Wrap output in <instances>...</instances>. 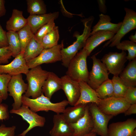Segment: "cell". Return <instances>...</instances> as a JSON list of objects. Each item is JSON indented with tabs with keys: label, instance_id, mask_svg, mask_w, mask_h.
<instances>
[{
	"label": "cell",
	"instance_id": "obj_24",
	"mask_svg": "<svg viewBox=\"0 0 136 136\" xmlns=\"http://www.w3.org/2000/svg\"><path fill=\"white\" fill-rule=\"evenodd\" d=\"M128 86H136V58L130 61L119 75Z\"/></svg>",
	"mask_w": 136,
	"mask_h": 136
},
{
	"label": "cell",
	"instance_id": "obj_27",
	"mask_svg": "<svg viewBox=\"0 0 136 136\" xmlns=\"http://www.w3.org/2000/svg\"><path fill=\"white\" fill-rule=\"evenodd\" d=\"M8 46L15 57L21 52V46L17 32L8 31L7 32Z\"/></svg>",
	"mask_w": 136,
	"mask_h": 136
},
{
	"label": "cell",
	"instance_id": "obj_21",
	"mask_svg": "<svg viewBox=\"0 0 136 136\" xmlns=\"http://www.w3.org/2000/svg\"><path fill=\"white\" fill-rule=\"evenodd\" d=\"M61 89V78L53 72H49L42 87V92L44 95L50 99L53 95Z\"/></svg>",
	"mask_w": 136,
	"mask_h": 136
},
{
	"label": "cell",
	"instance_id": "obj_18",
	"mask_svg": "<svg viewBox=\"0 0 136 136\" xmlns=\"http://www.w3.org/2000/svg\"><path fill=\"white\" fill-rule=\"evenodd\" d=\"M115 34L109 31H97L87 38L83 48L86 50L89 56L95 48L105 41L110 40Z\"/></svg>",
	"mask_w": 136,
	"mask_h": 136
},
{
	"label": "cell",
	"instance_id": "obj_8",
	"mask_svg": "<svg viewBox=\"0 0 136 136\" xmlns=\"http://www.w3.org/2000/svg\"><path fill=\"white\" fill-rule=\"evenodd\" d=\"M93 65L89 72L88 84L95 90L102 83L109 79V73L104 64L94 55L91 57Z\"/></svg>",
	"mask_w": 136,
	"mask_h": 136
},
{
	"label": "cell",
	"instance_id": "obj_19",
	"mask_svg": "<svg viewBox=\"0 0 136 136\" xmlns=\"http://www.w3.org/2000/svg\"><path fill=\"white\" fill-rule=\"evenodd\" d=\"M80 88L79 99L75 105L95 103L97 104L100 99L98 97L95 90L86 82L81 81L79 82Z\"/></svg>",
	"mask_w": 136,
	"mask_h": 136
},
{
	"label": "cell",
	"instance_id": "obj_31",
	"mask_svg": "<svg viewBox=\"0 0 136 136\" xmlns=\"http://www.w3.org/2000/svg\"><path fill=\"white\" fill-rule=\"evenodd\" d=\"M95 90L98 97L100 99L113 96L114 89L112 80L109 79L106 81Z\"/></svg>",
	"mask_w": 136,
	"mask_h": 136
},
{
	"label": "cell",
	"instance_id": "obj_38",
	"mask_svg": "<svg viewBox=\"0 0 136 136\" xmlns=\"http://www.w3.org/2000/svg\"><path fill=\"white\" fill-rule=\"evenodd\" d=\"M16 126L7 127L2 124L0 126V136H15Z\"/></svg>",
	"mask_w": 136,
	"mask_h": 136
},
{
	"label": "cell",
	"instance_id": "obj_7",
	"mask_svg": "<svg viewBox=\"0 0 136 136\" xmlns=\"http://www.w3.org/2000/svg\"><path fill=\"white\" fill-rule=\"evenodd\" d=\"M9 112L20 116L29 124L28 127L18 135L19 136H25L29 131L35 127H43L46 121L44 117L39 115L31 111L27 106L22 104L19 109H12Z\"/></svg>",
	"mask_w": 136,
	"mask_h": 136
},
{
	"label": "cell",
	"instance_id": "obj_34",
	"mask_svg": "<svg viewBox=\"0 0 136 136\" xmlns=\"http://www.w3.org/2000/svg\"><path fill=\"white\" fill-rule=\"evenodd\" d=\"M54 20L52 19L41 27L34 34V38L41 43L43 38L51 31L55 26Z\"/></svg>",
	"mask_w": 136,
	"mask_h": 136
},
{
	"label": "cell",
	"instance_id": "obj_16",
	"mask_svg": "<svg viewBox=\"0 0 136 136\" xmlns=\"http://www.w3.org/2000/svg\"><path fill=\"white\" fill-rule=\"evenodd\" d=\"M53 123V127L49 131L51 136H73V129L62 113L54 115Z\"/></svg>",
	"mask_w": 136,
	"mask_h": 136
},
{
	"label": "cell",
	"instance_id": "obj_9",
	"mask_svg": "<svg viewBox=\"0 0 136 136\" xmlns=\"http://www.w3.org/2000/svg\"><path fill=\"white\" fill-rule=\"evenodd\" d=\"M96 105L103 112L113 116L124 113L131 105L124 98L113 96L100 99L98 104Z\"/></svg>",
	"mask_w": 136,
	"mask_h": 136
},
{
	"label": "cell",
	"instance_id": "obj_4",
	"mask_svg": "<svg viewBox=\"0 0 136 136\" xmlns=\"http://www.w3.org/2000/svg\"><path fill=\"white\" fill-rule=\"evenodd\" d=\"M88 56L86 50H81L70 61L66 75L78 82L82 81L87 83L89 74L87 63Z\"/></svg>",
	"mask_w": 136,
	"mask_h": 136
},
{
	"label": "cell",
	"instance_id": "obj_11",
	"mask_svg": "<svg viewBox=\"0 0 136 136\" xmlns=\"http://www.w3.org/2000/svg\"><path fill=\"white\" fill-rule=\"evenodd\" d=\"M127 56L126 53L123 51L120 53L110 52L105 54L100 60L109 73L114 76H119L127 60Z\"/></svg>",
	"mask_w": 136,
	"mask_h": 136
},
{
	"label": "cell",
	"instance_id": "obj_41",
	"mask_svg": "<svg viewBox=\"0 0 136 136\" xmlns=\"http://www.w3.org/2000/svg\"><path fill=\"white\" fill-rule=\"evenodd\" d=\"M125 116L136 113V104L131 105L128 108L124 113Z\"/></svg>",
	"mask_w": 136,
	"mask_h": 136
},
{
	"label": "cell",
	"instance_id": "obj_10",
	"mask_svg": "<svg viewBox=\"0 0 136 136\" xmlns=\"http://www.w3.org/2000/svg\"><path fill=\"white\" fill-rule=\"evenodd\" d=\"M62 42L51 48L44 49L37 57L27 62L29 69L44 63H54L61 61V50L63 47Z\"/></svg>",
	"mask_w": 136,
	"mask_h": 136
},
{
	"label": "cell",
	"instance_id": "obj_29",
	"mask_svg": "<svg viewBox=\"0 0 136 136\" xmlns=\"http://www.w3.org/2000/svg\"><path fill=\"white\" fill-rule=\"evenodd\" d=\"M27 10L30 15L46 13V5L42 0H27Z\"/></svg>",
	"mask_w": 136,
	"mask_h": 136
},
{
	"label": "cell",
	"instance_id": "obj_14",
	"mask_svg": "<svg viewBox=\"0 0 136 136\" xmlns=\"http://www.w3.org/2000/svg\"><path fill=\"white\" fill-rule=\"evenodd\" d=\"M61 89L64 91L69 104L75 106L80 95V88L79 82L73 80L66 75L61 78Z\"/></svg>",
	"mask_w": 136,
	"mask_h": 136
},
{
	"label": "cell",
	"instance_id": "obj_23",
	"mask_svg": "<svg viewBox=\"0 0 136 136\" xmlns=\"http://www.w3.org/2000/svg\"><path fill=\"white\" fill-rule=\"evenodd\" d=\"M27 24V19L23 16V12L14 9L11 17L6 22V28L8 31L17 32Z\"/></svg>",
	"mask_w": 136,
	"mask_h": 136
},
{
	"label": "cell",
	"instance_id": "obj_25",
	"mask_svg": "<svg viewBox=\"0 0 136 136\" xmlns=\"http://www.w3.org/2000/svg\"><path fill=\"white\" fill-rule=\"evenodd\" d=\"M87 104H78L67 107L62 114L69 123H75L84 116Z\"/></svg>",
	"mask_w": 136,
	"mask_h": 136
},
{
	"label": "cell",
	"instance_id": "obj_12",
	"mask_svg": "<svg viewBox=\"0 0 136 136\" xmlns=\"http://www.w3.org/2000/svg\"><path fill=\"white\" fill-rule=\"evenodd\" d=\"M27 87V84L23 80L22 74L12 76L8 85L7 91L9 92V95L14 100L12 109H18L22 106L23 94L26 92Z\"/></svg>",
	"mask_w": 136,
	"mask_h": 136
},
{
	"label": "cell",
	"instance_id": "obj_5",
	"mask_svg": "<svg viewBox=\"0 0 136 136\" xmlns=\"http://www.w3.org/2000/svg\"><path fill=\"white\" fill-rule=\"evenodd\" d=\"M125 15L118 32L113 37L104 45L113 47L116 46L121 42L122 39L129 32L136 28V13L132 9L124 8Z\"/></svg>",
	"mask_w": 136,
	"mask_h": 136
},
{
	"label": "cell",
	"instance_id": "obj_6",
	"mask_svg": "<svg viewBox=\"0 0 136 136\" xmlns=\"http://www.w3.org/2000/svg\"><path fill=\"white\" fill-rule=\"evenodd\" d=\"M88 106L93 122L92 132L100 136H108V123L113 116L103 112L95 103L88 104Z\"/></svg>",
	"mask_w": 136,
	"mask_h": 136
},
{
	"label": "cell",
	"instance_id": "obj_22",
	"mask_svg": "<svg viewBox=\"0 0 136 136\" xmlns=\"http://www.w3.org/2000/svg\"><path fill=\"white\" fill-rule=\"evenodd\" d=\"M99 16V20L93 27L90 36L99 31H109L115 34L117 33L121 26L122 22L117 23H113L111 22V19L109 16L103 14Z\"/></svg>",
	"mask_w": 136,
	"mask_h": 136
},
{
	"label": "cell",
	"instance_id": "obj_39",
	"mask_svg": "<svg viewBox=\"0 0 136 136\" xmlns=\"http://www.w3.org/2000/svg\"><path fill=\"white\" fill-rule=\"evenodd\" d=\"M9 117L8 105L4 104H0V121L8 120Z\"/></svg>",
	"mask_w": 136,
	"mask_h": 136
},
{
	"label": "cell",
	"instance_id": "obj_36",
	"mask_svg": "<svg viewBox=\"0 0 136 136\" xmlns=\"http://www.w3.org/2000/svg\"><path fill=\"white\" fill-rule=\"evenodd\" d=\"M123 98L127 103L130 105L136 104V87L129 86Z\"/></svg>",
	"mask_w": 136,
	"mask_h": 136
},
{
	"label": "cell",
	"instance_id": "obj_45",
	"mask_svg": "<svg viewBox=\"0 0 136 136\" xmlns=\"http://www.w3.org/2000/svg\"><path fill=\"white\" fill-rule=\"evenodd\" d=\"M97 134L93 132H91L89 133L82 136H96Z\"/></svg>",
	"mask_w": 136,
	"mask_h": 136
},
{
	"label": "cell",
	"instance_id": "obj_40",
	"mask_svg": "<svg viewBox=\"0 0 136 136\" xmlns=\"http://www.w3.org/2000/svg\"><path fill=\"white\" fill-rule=\"evenodd\" d=\"M8 46L7 32L3 29L0 24V48Z\"/></svg>",
	"mask_w": 136,
	"mask_h": 136
},
{
	"label": "cell",
	"instance_id": "obj_3",
	"mask_svg": "<svg viewBox=\"0 0 136 136\" xmlns=\"http://www.w3.org/2000/svg\"><path fill=\"white\" fill-rule=\"evenodd\" d=\"M48 73L40 65L29 70L26 75L28 87L24 95L33 99L40 96L43 93L42 87Z\"/></svg>",
	"mask_w": 136,
	"mask_h": 136
},
{
	"label": "cell",
	"instance_id": "obj_30",
	"mask_svg": "<svg viewBox=\"0 0 136 136\" xmlns=\"http://www.w3.org/2000/svg\"><path fill=\"white\" fill-rule=\"evenodd\" d=\"M17 32L21 44V53L23 54L26 47L34 37V34L28 24Z\"/></svg>",
	"mask_w": 136,
	"mask_h": 136
},
{
	"label": "cell",
	"instance_id": "obj_43",
	"mask_svg": "<svg viewBox=\"0 0 136 136\" xmlns=\"http://www.w3.org/2000/svg\"><path fill=\"white\" fill-rule=\"evenodd\" d=\"M99 9L102 12L105 13L106 12V7L105 5V0H98Z\"/></svg>",
	"mask_w": 136,
	"mask_h": 136
},
{
	"label": "cell",
	"instance_id": "obj_17",
	"mask_svg": "<svg viewBox=\"0 0 136 136\" xmlns=\"http://www.w3.org/2000/svg\"><path fill=\"white\" fill-rule=\"evenodd\" d=\"M70 124L73 130V136H82L92 132L93 124L88 104L84 116L76 122Z\"/></svg>",
	"mask_w": 136,
	"mask_h": 136
},
{
	"label": "cell",
	"instance_id": "obj_15",
	"mask_svg": "<svg viewBox=\"0 0 136 136\" xmlns=\"http://www.w3.org/2000/svg\"><path fill=\"white\" fill-rule=\"evenodd\" d=\"M136 127V120L133 118L113 122L108 127V136H131Z\"/></svg>",
	"mask_w": 136,
	"mask_h": 136
},
{
	"label": "cell",
	"instance_id": "obj_44",
	"mask_svg": "<svg viewBox=\"0 0 136 136\" xmlns=\"http://www.w3.org/2000/svg\"><path fill=\"white\" fill-rule=\"evenodd\" d=\"M130 41L136 43V32L134 35L132 34L130 35L129 37Z\"/></svg>",
	"mask_w": 136,
	"mask_h": 136
},
{
	"label": "cell",
	"instance_id": "obj_2",
	"mask_svg": "<svg viewBox=\"0 0 136 136\" xmlns=\"http://www.w3.org/2000/svg\"><path fill=\"white\" fill-rule=\"evenodd\" d=\"M45 96L42 93L38 97L31 98L23 95L22 98V105H26L33 112L52 111L56 114L63 113L69 104L67 100H64L59 102L54 103Z\"/></svg>",
	"mask_w": 136,
	"mask_h": 136
},
{
	"label": "cell",
	"instance_id": "obj_42",
	"mask_svg": "<svg viewBox=\"0 0 136 136\" xmlns=\"http://www.w3.org/2000/svg\"><path fill=\"white\" fill-rule=\"evenodd\" d=\"M5 2V1L4 0H0V18L4 16L6 13Z\"/></svg>",
	"mask_w": 136,
	"mask_h": 136
},
{
	"label": "cell",
	"instance_id": "obj_46",
	"mask_svg": "<svg viewBox=\"0 0 136 136\" xmlns=\"http://www.w3.org/2000/svg\"><path fill=\"white\" fill-rule=\"evenodd\" d=\"M131 136H136V128L133 131Z\"/></svg>",
	"mask_w": 136,
	"mask_h": 136
},
{
	"label": "cell",
	"instance_id": "obj_28",
	"mask_svg": "<svg viewBox=\"0 0 136 136\" xmlns=\"http://www.w3.org/2000/svg\"><path fill=\"white\" fill-rule=\"evenodd\" d=\"M59 39L58 27L55 26L51 31L43 38L41 44L44 49L51 48L58 44Z\"/></svg>",
	"mask_w": 136,
	"mask_h": 136
},
{
	"label": "cell",
	"instance_id": "obj_26",
	"mask_svg": "<svg viewBox=\"0 0 136 136\" xmlns=\"http://www.w3.org/2000/svg\"><path fill=\"white\" fill-rule=\"evenodd\" d=\"M44 49L41 44L33 37L26 47L23 54L26 62L38 56Z\"/></svg>",
	"mask_w": 136,
	"mask_h": 136
},
{
	"label": "cell",
	"instance_id": "obj_33",
	"mask_svg": "<svg viewBox=\"0 0 136 136\" xmlns=\"http://www.w3.org/2000/svg\"><path fill=\"white\" fill-rule=\"evenodd\" d=\"M112 80L114 89L113 97L123 98L129 86L124 83L119 76H113Z\"/></svg>",
	"mask_w": 136,
	"mask_h": 136
},
{
	"label": "cell",
	"instance_id": "obj_47",
	"mask_svg": "<svg viewBox=\"0 0 136 136\" xmlns=\"http://www.w3.org/2000/svg\"><path fill=\"white\" fill-rule=\"evenodd\" d=\"M3 99L2 95L0 92V104L1 103L3 100Z\"/></svg>",
	"mask_w": 136,
	"mask_h": 136
},
{
	"label": "cell",
	"instance_id": "obj_13",
	"mask_svg": "<svg viewBox=\"0 0 136 136\" xmlns=\"http://www.w3.org/2000/svg\"><path fill=\"white\" fill-rule=\"evenodd\" d=\"M29 70L23 53L21 52L9 63L0 64V74H8L12 76L22 74L26 75Z\"/></svg>",
	"mask_w": 136,
	"mask_h": 136
},
{
	"label": "cell",
	"instance_id": "obj_35",
	"mask_svg": "<svg viewBox=\"0 0 136 136\" xmlns=\"http://www.w3.org/2000/svg\"><path fill=\"white\" fill-rule=\"evenodd\" d=\"M12 76L6 74H0V92L3 100L7 99L8 96L7 87Z\"/></svg>",
	"mask_w": 136,
	"mask_h": 136
},
{
	"label": "cell",
	"instance_id": "obj_32",
	"mask_svg": "<svg viewBox=\"0 0 136 136\" xmlns=\"http://www.w3.org/2000/svg\"><path fill=\"white\" fill-rule=\"evenodd\" d=\"M116 47L119 50L128 51L127 60L130 61L136 58V43L128 40H124L120 42Z\"/></svg>",
	"mask_w": 136,
	"mask_h": 136
},
{
	"label": "cell",
	"instance_id": "obj_37",
	"mask_svg": "<svg viewBox=\"0 0 136 136\" xmlns=\"http://www.w3.org/2000/svg\"><path fill=\"white\" fill-rule=\"evenodd\" d=\"M12 56V53L8 46L0 48V64L7 63Z\"/></svg>",
	"mask_w": 136,
	"mask_h": 136
},
{
	"label": "cell",
	"instance_id": "obj_1",
	"mask_svg": "<svg viewBox=\"0 0 136 136\" xmlns=\"http://www.w3.org/2000/svg\"><path fill=\"white\" fill-rule=\"evenodd\" d=\"M94 19L92 17L83 21L84 28L82 33L75 35L76 41L68 47L63 48L61 50L62 65L67 67L70 61L78 53L79 50L84 46L87 38L90 36L91 31V27Z\"/></svg>",
	"mask_w": 136,
	"mask_h": 136
},
{
	"label": "cell",
	"instance_id": "obj_20",
	"mask_svg": "<svg viewBox=\"0 0 136 136\" xmlns=\"http://www.w3.org/2000/svg\"><path fill=\"white\" fill-rule=\"evenodd\" d=\"M58 12L41 15H29L27 18V24L35 34L42 26L52 19H57L59 16Z\"/></svg>",
	"mask_w": 136,
	"mask_h": 136
}]
</instances>
